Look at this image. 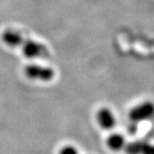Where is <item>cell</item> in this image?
<instances>
[{
    "instance_id": "obj_4",
    "label": "cell",
    "mask_w": 154,
    "mask_h": 154,
    "mask_svg": "<svg viewBox=\"0 0 154 154\" xmlns=\"http://www.w3.org/2000/svg\"><path fill=\"white\" fill-rule=\"evenodd\" d=\"M97 122L100 127L109 130L115 125V118L111 109H109L108 108H102L97 112Z\"/></svg>"
},
{
    "instance_id": "obj_3",
    "label": "cell",
    "mask_w": 154,
    "mask_h": 154,
    "mask_svg": "<svg viewBox=\"0 0 154 154\" xmlns=\"http://www.w3.org/2000/svg\"><path fill=\"white\" fill-rule=\"evenodd\" d=\"M153 114V105L150 102H145L131 109L129 119L135 124L149 119Z\"/></svg>"
},
{
    "instance_id": "obj_6",
    "label": "cell",
    "mask_w": 154,
    "mask_h": 154,
    "mask_svg": "<svg viewBox=\"0 0 154 154\" xmlns=\"http://www.w3.org/2000/svg\"><path fill=\"white\" fill-rule=\"evenodd\" d=\"M107 145L109 149H111L112 150H121L124 149L125 145V139L122 135L119 134H113L112 136H109L107 139Z\"/></svg>"
},
{
    "instance_id": "obj_8",
    "label": "cell",
    "mask_w": 154,
    "mask_h": 154,
    "mask_svg": "<svg viewBox=\"0 0 154 154\" xmlns=\"http://www.w3.org/2000/svg\"><path fill=\"white\" fill-rule=\"evenodd\" d=\"M60 154H78V151L72 146H66L63 149H61Z\"/></svg>"
},
{
    "instance_id": "obj_7",
    "label": "cell",
    "mask_w": 154,
    "mask_h": 154,
    "mask_svg": "<svg viewBox=\"0 0 154 154\" xmlns=\"http://www.w3.org/2000/svg\"><path fill=\"white\" fill-rule=\"evenodd\" d=\"M144 144L145 141H141V140L130 142L128 144L125 145L124 149L127 154H141Z\"/></svg>"
},
{
    "instance_id": "obj_1",
    "label": "cell",
    "mask_w": 154,
    "mask_h": 154,
    "mask_svg": "<svg viewBox=\"0 0 154 154\" xmlns=\"http://www.w3.org/2000/svg\"><path fill=\"white\" fill-rule=\"evenodd\" d=\"M23 52L27 58H36V57H47L48 56V51L47 48L41 45L40 43L32 41L30 39L23 40Z\"/></svg>"
},
{
    "instance_id": "obj_2",
    "label": "cell",
    "mask_w": 154,
    "mask_h": 154,
    "mask_svg": "<svg viewBox=\"0 0 154 154\" xmlns=\"http://www.w3.org/2000/svg\"><path fill=\"white\" fill-rule=\"evenodd\" d=\"M27 77L31 79L41 80V81H49L54 77V71L50 68L42 67L39 65H28L24 70Z\"/></svg>"
},
{
    "instance_id": "obj_5",
    "label": "cell",
    "mask_w": 154,
    "mask_h": 154,
    "mask_svg": "<svg viewBox=\"0 0 154 154\" xmlns=\"http://www.w3.org/2000/svg\"><path fill=\"white\" fill-rule=\"evenodd\" d=\"M2 40L6 45L12 47V48H16V47H20V45L23 44L24 39L18 32L12 31V30H8L3 32Z\"/></svg>"
},
{
    "instance_id": "obj_9",
    "label": "cell",
    "mask_w": 154,
    "mask_h": 154,
    "mask_svg": "<svg viewBox=\"0 0 154 154\" xmlns=\"http://www.w3.org/2000/svg\"><path fill=\"white\" fill-rule=\"evenodd\" d=\"M141 154H154V149L152 145H150L149 142L145 141V144H144V147H143Z\"/></svg>"
}]
</instances>
